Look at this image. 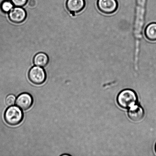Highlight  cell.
Wrapping results in <instances>:
<instances>
[{"label": "cell", "instance_id": "cell-13", "mask_svg": "<svg viewBox=\"0 0 156 156\" xmlns=\"http://www.w3.org/2000/svg\"><path fill=\"white\" fill-rule=\"evenodd\" d=\"M15 100H16V98L14 95L12 94L9 95L6 98V105L9 106H12L14 105Z\"/></svg>", "mask_w": 156, "mask_h": 156}, {"label": "cell", "instance_id": "cell-2", "mask_svg": "<svg viewBox=\"0 0 156 156\" xmlns=\"http://www.w3.org/2000/svg\"><path fill=\"white\" fill-rule=\"evenodd\" d=\"M117 102L119 106L124 109H128L137 103V97L133 90L126 89L121 91L117 97Z\"/></svg>", "mask_w": 156, "mask_h": 156}, {"label": "cell", "instance_id": "cell-16", "mask_svg": "<svg viewBox=\"0 0 156 156\" xmlns=\"http://www.w3.org/2000/svg\"><path fill=\"white\" fill-rule=\"evenodd\" d=\"M155 152L156 153V144L155 145Z\"/></svg>", "mask_w": 156, "mask_h": 156}, {"label": "cell", "instance_id": "cell-4", "mask_svg": "<svg viewBox=\"0 0 156 156\" xmlns=\"http://www.w3.org/2000/svg\"><path fill=\"white\" fill-rule=\"evenodd\" d=\"M97 5L99 11L105 15L113 14L119 8L117 0H98Z\"/></svg>", "mask_w": 156, "mask_h": 156}, {"label": "cell", "instance_id": "cell-7", "mask_svg": "<svg viewBox=\"0 0 156 156\" xmlns=\"http://www.w3.org/2000/svg\"><path fill=\"white\" fill-rule=\"evenodd\" d=\"M86 5L85 0H67L66 4L67 9L73 16L82 12Z\"/></svg>", "mask_w": 156, "mask_h": 156}, {"label": "cell", "instance_id": "cell-14", "mask_svg": "<svg viewBox=\"0 0 156 156\" xmlns=\"http://www.w3.org/2000/svg\"><path fill=\"white\" fill-rule=\"evenodd\" d=\"M12 4L16 7H23L25 5L28 0H11Z\"/></svg>", "mask_w": 156, "mask_h": 156}, {"label": "cell", "instance_id": "cell-6", "mask_svg": "<svg viewBox=\"0 0 156 156\" xmlns=\"http://www.w3.org/2000/svg\"><path fill=\"white\" fill-rule=\"evenodd\" d=\"M33 103V99L31 95L28 93H23L17 98L16 104L23 111L30 109Z\"/></svg>", "mask_w": 156, "mask_h": 156}, {"label": "cell", "instance_id": "cell-1", "mask_svg": "<svg viewBox=\"0 0 156 156\" xmlns=\"http://www.w3.org/2000/svg\"><path fill=\"white\" fill-rule=\"evenodd\" d=\"M147 0H136L133 35L134 40V65L137 68L140 57V43L146 18Z\"/></svg>", "mask_w": 156, "mask_h": 156}, {"label": "cell", "instance_id": "cell-5", "mask_svg": "<svg viewBox=\"0 0 156 156\" xmlns=\"http://www.w3.org/2000/svg\"><path fill=\"white\" fill-rule=\"evenodd\" d=\"M28 78L33 83L40 85L45 82L46 79V74L43 69L41 67L34 66L29 71Z\"/></svg>", "mask_w": 156, "mask_h": 156}, {"label": "cell", "instance_id": "cell-9", "mask_svg": "<svg viewBox=\"0 0 156 156\" xmlns=\"http://www.w3.org/2000/svg\"><path fill=\"white\" fill-rule=\"evenodd\" d=\"M128 117L132 121L139 122L143 120L144 116V111L139 105H134L129 108L128 111Z\"/></svg>", "mask_w": 156, "mask_h": 156}, {"label": "cell", "instance_id": "cell-12", "mask_svg": "<svg viewBox=\"0 0 156 156\" xmlns=\"http://www.w3.org/2000/svg\"><path fill=\"white\" fill-rule=\"evenodd\" d=\"M13 5L11 2L8 1H5L2 3L1 9L2 11L4 12H8L13 9Z\"/></svg>", "mask_w": 156, "mask_h": 156}, {"label": "cell", "instance_id": "cell-10", "mask_svg": "<svg viewBox=\"0 0 156 156\" xmlns=\"http://www.w3.org/2000/svg\"><path fill=\"white\" fill-rule=\"evenodd\" d=\"M145 37L151 42H156V23L153 22L148 24L144 31Z\"/></svg>", "mask_w": 156, "mask_h": 156}, {"label": "cell", "instance_id": "cell-3", "mask_svg": "<svg viewBox=\"0 0 156 156\" xmlns=\"http://www.w3.org/2000/svg\"><path fill=\"white\" fill-rule=\"evenodd\" d=\"M23 113L19 107L11 106L6 110L4 119L6 123L11 126H16L22 122Z\"/></svg>", "mask_w": 156, "mask_h": 156}, {"label": "cell", "instance_id": "cell-8", "mask_svg": "<svg viewBox=\"0 0 156 156\" xmlns=\"http://www.w3.org/2000/svg\"><path fill=\"white\" fill-rule=\"evenodd\" d=\"M9 16L12 22L20 23L25 20L27 17V13L22 8L16 7L12 9L9 12Z\"/></svg>", "mask_w": 156, "mask_h": 156}, {"label": "cell", "instance_id": "cell-15", "mask_svg": "<svg viewBox=\"0 0 156 156\" xmlns=\"http://www.w3.org/2000/svg\"><path fill=\"white\" fill-rule=\"evenodd\" d=\"M28 5L30 7H34L36 5V2L35 0H29Z\"/></svg>", "mask_w": 156, "mask_h": 156}, {"label": "cell", "instance_id": "cell-11", "mask_svg": "<svg viewBox=\"0 0 156 156\" xmlns=\"http://www.w3.org/2000/svg\"><path fill=\"white\" fill-rule=\"evenodd\" d=\"M49 61L48 56L45 53L40 52L37 54L33 59V62L36 66L44 67L48 64Z\"/></svg>", "mask_w": 156, "mask_h": 156}]
</instances>
